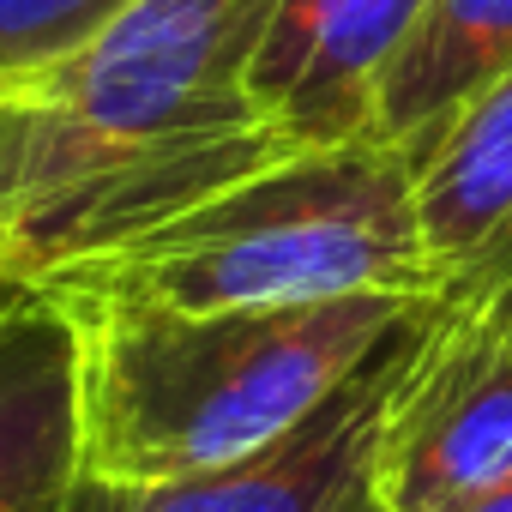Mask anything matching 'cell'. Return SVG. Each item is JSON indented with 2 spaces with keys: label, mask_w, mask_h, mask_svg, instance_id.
Segmentation results:
<instances>
[{
  "label": "cell",
  "mask_w": 512,
  "mask_h": 512,
  "mask_svg": "<svg viewBox=\"0 0 512 512\" xmlns=\"http://www.w3.org/2000/svg\"><path fill=\"white\" fill-rule=\"evenodd\" d=\"M19 290H25V278H13V272H7V266H0V308H7V302H13V296H19Z\"/></svg>",
  "instance_id": "13"
},
{
  "label": "cell",
  "mask_w": 512,
  "mask_h": 512,
  "mask_svg": "<svg viewBox=\"0 0 512 512\" xmlns=\"http://www.w3.org/2000/svg\"><path fill=\"white\" fill-rule=\"evenodd\" d=\"M410 193L440 296H488L512 278V67L410 151Z\"/></svg>",
  "instance_id": "7"
},
{
  "label": "cell",
  "mask_w": 512,
  "mask_h": 512,
  "mask_svg": "<svg viewBox=\"0 0 512 512\" xmlns=\"http://www.w3.org/2000/svg\"><path fill=\"white\" fill-rule=\"evenodd\" d=\"M133 0H0V85L85 49Z\"/></svg>",
  "instance_id": "10"
},
{
  "label": "cell",
  "mask_w": 512,
  "mask_h": 512,
  "mask_svg": "<svg viewBox=\"0 0 512 512\" xmlns=\"http://www.w3.org/2000/svg\"><path fill=\"white\" fill-rule=\"evenodd\" d=\"M79 326L85 482L151 488L241 464L302 428L428 296L302 308H157L43 284Z\"/></svg>",
  "instance_id": "2"
},
{
  "label": "cell",
  "mask_w": 512,
  "mask_h": 512,
  "mask_svg": "<svg viewBox=\"0 0 512 512\" xmlns=\"http://www.w3.org/2000/svg\"><path fill=\"white\" fill-rule=\"evenodd\" d=\"M452 512H512V476H506L500 488H488V494H476V500L452 506Z\"/></svg>",
  "instance_id": "11"
},
{
  "label": "cell",
  "mask_w": 512,
  "mask_h": 512,
  "mask_svg": "<svg viewBox=\"0 0 512 512\" xmlns=\"http://www.w3.org/2000/svg\"><path fill=\"white\" fill-rule=\"evenodd\" d=\"M512 67V0H422V13L380 79L374 133L416 151L476 85Z\"/></svg>",
  "instance_id": "9"
},
{
  "label": "cell",
  "mask_w": 512,
  "mask_h": 512,
  "mask_svg": "<svg viewBox=\"0 0 512 512\" xmlns=\"http://www.w3.org/2000/svg\"><path fill=\"white\" fill-rule=\"evenodd\" d=\"M422 0H278L247 55V103L290 151L380 139V79Z\"/></svg>",
  "instance_id": "6"
},
{
  "label": "cell",
  "mask_w": 512,
  "mask_h": 512,
  "mask_svg": "<svg viewBox=\"0 0 512 512\" xmlns=\"http://www.w3.org/2000/svg\"><path fill=\"white\" fill-rule=\"evenodd\" d=\"M488 302L500 308V320H506V332H512V278H506L500 290H488Z\"/></svg>",
  "instance_id": "12"
},
{
  "label": "cell",
  "mask_w": 512,
  "mask_h": 512,
  "mask_svg": "<svg viewBox=\"0 0 512 512\" xmlns=\"http://www.w3.org/2000/svg\"><path fill=\"white\" fill-rule=\"evenodd\" d=\"M512 476V332L488 296H440L398 362L368 464L374 512H452Z\"/></svg>",
  "instance_id": "4"
},
{
  "label": "cell",
  "mask_w": 512,
  "mask_h": 512,
  "mask_svg": "<svg viewBox=\"0 0 512 512\" xmlns=\"http://www.w3.org/2000/svg\"><path fill=\"white\" fill-rule=\"evenodd\" d=\"M79 488V326L55 290L25 284L0 308V512H67Z\"/></svg>",
  "instance_id": "8"
},
{
  "label": "cell",
  "mask_w": 512,
  "mask_h": 512,
  "mask_svg": "<svg viewBox=\"0 0 512 512\" xmlns=\"http://www.w3.org/2000/svg\"><path fill=\"white\" fill-rule=\"evenodd\" d=\"M434 308H440V296H428L302 428H290L266 452L223 464V470L151 482V488L85 482L67 512H374L368 464H374L380 404H386L398 362L434 320Z\"/></svg>",
  "instance_id": "5"
},
{
  "label": "cell",
  "mask_w": 512,
  "mask_h": 512,
  "mask_svg": "<svg viewBox=\"0 0 512 512\" xmlns=\"http://www.w3.org/2000/svg\"><path fill=\"white\" fill-rule=\"evenodd\" d=\"M278 0H133L67 61L0 85V266L49 284L290 157L247 103Z\"/></svg>",
  "instance_id": "1"
},
{
  "label": "cell",
  "mask_w": 512,
  "mask_h": 512,
  "mask_svg": "<svg viewBox=\"0 0 512 512\" xmlns=\"http://www.w3.org/2000/svg\"><path fill=\"white\" fill-rule=\"evenodd\" d=\"M49 284L187 314L302 308L338 296H440L416 223L410 151L386 139L290 151Z\"/></svg>",
  "instance_id": "3"
}]
</instances>
